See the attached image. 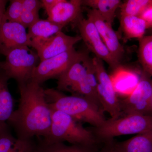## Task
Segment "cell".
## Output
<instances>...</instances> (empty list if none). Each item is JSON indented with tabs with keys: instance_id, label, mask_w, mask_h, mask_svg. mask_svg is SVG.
Here are the masks:
<instances>
[{
	"instance_id": "cell-1",
	"label": "cell",
	"mask_w": 152,
	"mask_h": 152,
	"mask_svg": "<svg viewBox=\"0 0 152 152\" xmlns=\"http://www.w3.org/2000/svg\"><path fill=\"white\" fill-rule=\"evenodd\" d=\"M20 94L18 107L8 121L17 138L32 140L35 137L47 138L52 124V113L41 85L31 80L18 85Z\"/></svg>"
},
{
	"instance_id": "cell-2",
	"label": "cell",
	"mask_w": 152,
	"mask_h": 152,
	"mask_svg": "<svg viewBox=\"0 0 152 152\" xmlns=\"http://www.w3.org/2000/svg\"><path fill=\"white\" fill-rule=\"evenodd\" d=\"M45 94L50 108L65 113L79 122L98 128L107 120L102 109L88 98L77 95L67 96L53 88L45 90Z\"/></svg>"
},
{
	"instance_id": "cell-3",
	"label": "cell",
	"mask_w": 152,
	"mask_h": 152,
	"mask_svg": "<svg viewBox=\"0 0 152 152\" xmlns=\"http://www.w3.org/2000/svg\"><path fill=\"white\" fill-rule=\"evenodd\" d=\"M52 124L49 135L40 141L51 144L67 142L70 145H100L91 129L84 127L69 115L58 110L51 109Z\"/></svg>"
},
{
	"instance_id": "cell-4",
	"label": "cell",
	"mask_w": 152,
	"mask_h": 152,
	"mask_svg": "<svg viewBox=\"0 0 152 152\" xmlns=\"http://www.w3.org/2000/svg\"><path fill=\"white\" fill-rule=\"evenodd\" d=\"M97 141L101 144L118 136L140 134L152 130V116L140 115L123 116L106 120L103 124L91 129Z\"/></svg>"
},
{
	"instance_id": "cell-5",
	"label": "cell",
	"mask_w": 152,
	"mask_h": 152,
	"mask_svg": "<svg viewBox=\"0 0 152 152\" xmlns=\"http://www.w3.org/2000/svg\"><path fill=\"white\" fill-rule=\"evenodd\" d=\"M3 61L2 70L9 79H13L18 85L31 80L33 72L40 62L37 52L25 46L12 50Z\"/></svg>"
},
{
	"instance_id": "cell-6",
	"label": "cell",
	"mask_w": 152,
	"mask_h": 152,
	"mask_svg": "<svg viewBox=\"0 0 152 152\" xmlns=\"http://www.w3.org/2000/svg\"><path fill=\"white\" fill-rule=\"evenodd\" d=\"M88 55L85 52L81 58L60 76L58 79L56 89L62 92H69L72 95L81 96L95 102L97 100V96L87 79L86 61Z\"/></svg>"
},
{
	"instance_id": "cell-7",
	"label": "cell",
	"mask_w": 152,
	"mask_h": 152,
	"mask_svg": "<svg viewBox=\"0 0 152 152\" xmlns=\"http://www.w3.org/2000/svg\"><path fill=\"white\" fill-rule=\"evenodd\" d=\"M92 59L98 82L97 94L103 110L108 113L111 118H120L122 113L119 99L112 77L106 71L102 60L95 56Z\"/></svg>"
},
{
	"instance_id": "cell-8",
	"label": "cell",
	"mask_w": 152,
	"mask_h": 152,
	"mask_svg": "<svg viewBox=\"0 0 152 152\" xmlns=\"http://www.w3.org/2000/svg\"><path fill=\"white\" fill-rule=\"evenodd\" d=\"M85 52H78L73 48L67 51L40 61L33 72L31 80L41 85L50 79L58 80Z\"/></svg>"
},
{
	"instance_id": "cell-9",
	"label": "cell",
	"mask_w": 152,
	"mask_h": 152,
	"mask_svg": "<svg viewBox=\"0 0 152 152\" xmlns=\"http://www.w3.org/2000/svg\"><path fill=\"white\" fill-rule=\"evenodd\" d=\"M119 103L122 116L124 114L152 116V83L142 78L132 93L119 100Z\"/></svg>"
},
{
	"instance_id": "cell-10",
	"label": "cell",
	"mask_w": 152,
	"mask_h": 152,
	"mask_svg": "<svg viewBox=\"0 0 152 152\" xmlns=\"http://www.w3.org/2000/svg\"><path fill=\"white\" fill-rule=\"evenodd\" d=\"M78 28L82 39L88 50L95 56L105 61L113 69L118 68L120 63L114 58L102 39L97 28L89 19L82 18L77 22Z\"/></svg>"
},
{
	"instance_id": "cell-11",
	"label": "cell",
	"mask_w": 152,
	"mask_h": 152,
	"mask_svg": "<svg viewBox=\"0 0 152 152\" xmlns=\"http://www.w3.org/2000/svg\"><path fill=\"white\" fill-rule=\"evenodd\" d=\"M81 40L80 36L67 35L61 31L46 39L31 41L30 47L34 49L42 61L67 51Z\"/></svg>"
},
{
	"instance_id": "cell-12",
	"label": "cell",
	"mask_w": 152,
	"mask_h": 152,
	"mask_svg": "<svg viewBox=\"0 0 152 152\" xmlns=\"http://www.w3.org/2000/svg\"><path fill=\"white\" fill-rule=\"evenodd\" d=\"M31 41L26 28L19 22H10L3 19L0 27V54L6 56L12 50L27 46Z\"/></svg>"
},
{
	"instance_id": "cell-13",
	"label": "cell",
	"mask_w": 152,
	"mask_h": 152,
	"mask_svg": "<svg viewBox=\"0 0 152 152\" xmlns=\"http://www.w3.org/2000/svg\"><path fill=\"white\" fill-rule=\"evenodd\" d=\"M87 11V18L94 24L104 43L114 58L121 63L124 50L112 26L107 23L97 11L91 9Z\"/></svg>"
},
{
	"instance_id": "cell-14",
	"label": "cell",
	"mask_w": 152,
	"mask_h": 152,
	"mask_svg": "<svg viewBox=\"0 0 152 152\" xmlns=\"http://www.w3.org/2000/svg\"><path fill=\"white\" fill-rule=\"evenodd\" d=\"M82 0H61L48 15V20L63 25L78 22L82 18Z\"/></svg>"
},
{
	"instance_id": "cell-15",
	"label": "cell",
	"mask_w": 152,
	"mask_h": 152,
	"mask_svg": "<svg viewBox=\"0 0 152 152\" xmlns=\"http://www.w3.org/2000/svg\"><path fill=\"white\" fill-rule=\"evenodd\" d=\"M10 80L3 70L0 71V132L9 129L7 123L14 112V100L9 91Z\"/></svg>"
},
{
	"instance_id": "cell-16",
	"label": "cell",
	"mask_w": 152,
	"mask_h": 152,
	"mask_svg": "<svg viewBox=\"0 0 152 152\" xmlns=\"http://www.w3.org/2000/svg\"><path fill=\"white\" fill-rule=\"evenodd\" d=\"M119 152H152V130L140 133L129 139L115 142Z\"/></svg>"
},
{
	"instance_id": "cell-17",
	"label": "cell",
	"mask_w": 152,
	"mask_h": 152,
	"mask_svg": "<svg viewBox=\"0 0 152 152\" xmlns=\"http://www.w3.org/2000/svg\"><path fill=\"white\" fill-rule=\"evenodd\" d=\"M37 146L33 140L14 137L9 130L0 132V152H35Z\"/></svg>"
},
{
	"instance_id": "cell-18",
	"label": "cell",
	"mask_w": 152,
	"mask_h": 152,
	"mask_svg": "<svg viewBox=\"0 0 152 152\" xmlns=\"http://www.w3.org/2000/svg\"><path fill=\"white\" fill-rule=\"evenodd\" d=\"M83 6L95 10L109 24L113 23L117 10L122 4L121 0H82Z\"/></svg>"
},
{
	"instance_id": "cell-19",
	"label": "cell",
	"mask_w": 152,
	"mask_h": 152,
	"mask_svg": "<svg viewBox=\"0 0 152 152\" xmlns=\"http://www.w3.org/2000/svg\"><path fill=\"white\" fill-rule=\"evenodd\" d=\"M64 27L48 19H39L28 28V37L31 42L46 39L62 31Z\"/></svg>"
},
{
	"instance_id": "cell-20",
	"label": "cell",
	"mask_w": 152,
	"mask_h": 152,
	"mask_svg": "<svg viewBox=\"0 0 152 152\" xmlns=\"http://www.w3.org/2000/svg\"><path fill=\"white\" fill-rule=\"evenodd\" d=\"M120 26L127 39L144 37L148 27L146 23L140 17L135 16H121Z\"/></svg>"
},
{
	"instance_id": "cell-21",
	"label": "cell",
	"mask_w": 152,
	"mask_h": 152,
	"mask_svg": "<svg viewBox=\"0 0 152 152\" xmlns=\"http://www.w3.org/2000/svg\"><path fill=\"white\" fill-rule=\"evenodd\" d=\"M101 145H67L64 142L47 144L40 141L35 152H98Z\"/></svg>"
},
{
	"instance_id": "cell-22",
	"label": "cell",
	"mask_w": 152,
	"mask_h": 152,
	"mask_svg": "<svg viewBox=\"0 0 152 152\" xmlns=\"http://www.w3.org/2000/svg\"><path fill=\"white\" fill-rule=\"evenodd\" d=\"M42 8L39 0H23V12L19 23L26 28L39 19V11Z\"/></svg>"
},
{
	"instance_id": "cell-23",
	"label": "cell",
	"mask_w": 152,
	"mask_h": 152,
	"mask_svg": "<svg viewBox=\"0 0 152 152\" xmlns=\"http://www.w3.org/2000/svg\"><path fill=\"white\" fill-rule=\"evenodd\" d=\"M138 56L144 71L152 77V35L139 39Z\"/></svg>"
},
{
	"instance_id": "cell-24",
	"label": "cell",
	"mask_w": 152,
	"mask_h": 152,
	"mask_svg": "<svg viewBox=\"0 0 152 152\" xmlns=\"http://www.w3.org/2000/svg\"><path fill=\"white\" fill-rule=\"evenodd\" d=\"M152 1V0H127L120 6L121 16H139Z\"/></svg>"
},
{
	"instance_id": "cell-25",
	"label": "cell",
	"mask_w": 152,
	"mask_h": 152,
	"mask_svg": "<svg viewBox=\"0 0 152 152\" xmlns=\"http://www.w3.org/2000/svg\"><path fill=\"white\" fill-rule=\"evenodd\" d=\"M23 0H11L6 10L4 18L10 22H19L23 12Z\"/></svg>"
},
{
	"instance_id": "cell-26",
	"label": "cell",
	"mask_w": 152,
	"mask_h": 152,
	"mask_svg": "<svg viewBox=\"0 0 152 152\" xmlns=\"http://www.w3.org/2000/svg\"><path fill=\"white\" fill-rule=\"evenodd\" d=\"M139 17L146 22L148 29L152 28V1Z\"/></svg>"
},
{
	"instance_id": "cell-27",
	"label": "cell",
	"mask_w": 152,
	"mask_h": 152,
	"mask_svg": "<svg viewBox=\"0 0 152 152\" xmlns=\"http://www.w3.org/2000/svg\"><path fill=\"white\" fill-rule=\"evenodd\" d=\"M98 152H119L115 146L114 140L102 144Z\"/></svg>"
},
{
	"instance_id": "cell-28",
	"label": "cell",
	"mask_w": 152,
	"mask_h": 152,
	"mask_svg": "<svg viewBox=\"0 0 152 152\" xmlns=\"http://www.w3.org/2000/svg\"><path fill=\"white\" fill-rule=\"evenodd\" d=\"M61 0H42V7L45 9L47 14H48Z\"/></svg>"
},
{
	"instance_id": "cell-29",
	"label": "cell",
	"mask_w": 152,
	"mask_h": 152,
	"mask_svg": "<svg viewBox=\"0 0 152 152\" xmlns=\"http://www.w3.org/2000/svg\"><path fill=\"white\" fill-rule=\"evenodd\" d=\"M8 1L0 0V27L2 23L4 15L6 11V7Z\"/></svg>"
},
{
	"instance_id": "cell-30",
	"label": "cell",
	"mask_w": 152,
	"mask_h": 152,
	"mask_svg": "<svg viewBox=\"0 0 152 152\" xmlns=\"http://www.w3.org/2000/svg\"><path fill=\"white\" fill-rule=\"evenodd\" d=\"M3 62L0 61V71L2 70Z\"/></svg>"
}]
</instances>
